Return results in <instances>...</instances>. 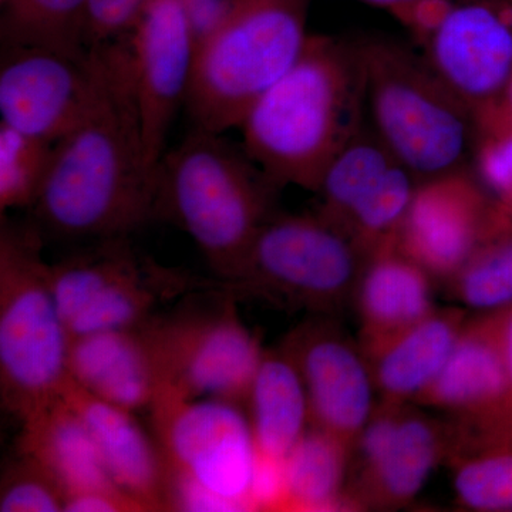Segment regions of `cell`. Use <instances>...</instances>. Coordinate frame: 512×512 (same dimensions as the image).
I'll return each mask as SVG.
<instances>
[{
  "mask_svg": "<svg viewBox=\"0 0 512 512\" xmlns=\"http://www.w3.org/2000/svg\"><path fill=\"white\" fill-rule=\"evenodd\" d=\"M94 82L83 116L53 146L33 205L60 238L130 237L156 218L158 170L144 144L127 36L92 47Z\"/></svg>",
  "mask_w": 512,
  "mask_h": 512,
  "instance_id": "1",
  "label": "cell"
},
{
  "mask_svg": "<svg viewBox=\"0 0 512 512\" xmlns=\"http://www.w3.org/2000/svg\"><path fill=\"white\" fill-rule=\"evenodd\" d=\"M357 57L328 37L309 36L284 77L239 124L244 150L275 187L318 191L336 154L355 136Z\"/></svg>",
  "mask_w": 512,
  "mask_h": 512,
  "instance_id": "2",
  "label": "cell"
},
{
  "mask_svg": "<svg viewBox=\"0 0 512 512\" xmlns=\"http://www.w3.org/2000/svg\"><path fill=\"white\" fill-rule=\"evenodd\" d=\"M274 187L247 151L194 128L158 167L156 218L183 229L222 279L271 218Z\"/></svg>",
  "mask_w": 512,
  "mask_h": 512,
  "instance_id": "3",
  "label": "cell"
},
{
  "mask_svg": "<svg viewBox=\"0 0 512 512\" xmlns=\"http://www.w3.org/2000/svg\"><path fill=\"white\" fill-rule=\"evenodd\" d=\"M40 231L2 217L0 225V396L23 421L62 399L72 379V336L50 285Z\"/></svg>",
  "mask_w": 512,
  "mask_h": 512,
  "instance_id": "4",
  "label": "cell"
},
{
  "mask_svg": "<svg viewBox=\"0 0 512 512\" xmlns=\"http://www.w3.org/2000/svg\"><path fill=\"white\" fill-rule=\"evenodd\" d=\"M308 40L305 0H234L195 53L185 101L194 128L222 134L239 127Z\"/></svg>",
  "mask_w": 512,
  "mask_h": 512,
  "instance_id": "5",
  "label": "cell"
},
{
  "mask_svg": "<svg viewBox=\"0 0 512 512\" xmlns=\"http://www.w3.org/2000/svg\"><path fill=\"white\" fill-rule=\"evenodd\" d=\"M148 412L170 474V511L255 510L259 453L242 404L160 394Z\"/></svg>",
  "mask_w": 512,
  "mask_h": 512,
  "instance_id": "6",
  "label": "cell"
},
{
  "mask_svg": "<svg viewBox=\"0 0 512 512\" xmlns=\"http://www.w3.org/2000/svg\"><path fill=\"white\" fill-rule=\"evenodd\" d=\"M356 57L377 138L393 157L424 180L460 170L473 114L430 64L387 42L360 46Z\"/></svg>",
  "mask_w": 512,
  "mask_h": 512,
  "instance_id": "7",
  "label": "cell"
},
{
  "mask_svg": "<svg viewBox=\"0 0 512 512\" xmlns=\"http://www.w3.org/2000/svg\"><path fill=\"white\" fill-rule=\"evenodd\" d=\"M366 256L340 229L315 215L271 217L225 278L210 291L315 313L345 301Z\"/></svg>",
  "mask_w": 512,
  "mask_h": 512,
  "instance_id": "8",
  "label": "cell"
},
{
  "mask_svg": "<svg viewBox=\"0 0 512 512\" xmlns=\"http://www.w3.org/2000/svg\"><path fill=\"white\" fill-rule=\"evenodd\" d=\"M50 285L70 336L143 326L161 302L204 281L143 258L130 237L97 241V247L50 264Z\"/></svg>",
  "mask_w": 512,
  "mask_h": 512,
  "instance_id": "9",
  "label": "cell"
},
{
  "mask_svg": "<svg viewBox=\"0 0 512 512\" xmlns=\"http://www.w3.org/2000/svg\"><path fill=\"white\" fill-rule=\"evenodd\" d=\"M146 323L160 366V394L224 399L244 406L264 350L239 318L237 299L222 293ZM157 396V397H158Z\"/></svg>",
  "mask_w": 512,
  "mask_h": 512,
  "instance_id": "10",
  "label": "cell"
},
{
  "mask_svg": "<svg viewBox=\"0 0 512 512\" xmlns=\"http://www.w3.org/2000/svg\"><path fill=\"white\" fill-rule=\"evenodd\" d=\"M505 217L473 178L450 171L417 185L396 245L430 276L451 281Z\"/></svg>",
  "mask_w": 512,
  "mask_h": 512,
  "instance_id": "11",
  "label": "cell"
},
{
  "mask_svg": "<svg viewBox=\"0 0 512 512\" xmlns=\"http://www.w3.org/2000/svg\"><path fill=\"white\" fill-rule=\"evenodd\" d=\"M93 82L92 49L72 55L49 47L3 46L2 124L55 144L83 116Z\"/></svg>",
  "mask_w": 512,
  "mask_h": 512,
  "instance_id": "12",
  "label": "cell"
},
{
  "mask_svg": "<svg viewBox=\"0 0 512 512\" xmlns=\"http://www.w3.org/2000/svg\"><path fill=\"white\" fill-rule=\"evenodd\" d=\"M127 42L144 144L158 170L175 114L187 101L197 53L181 0H148Z\"/></svg>",
  "mask_w": 512,
  "mask_h": 512,
  "instance_id": "13",
  "label": "cell"
},
{
  "mask_svg": "<svg viewBox=\"0 0 512 512\" xmlns=\"http://www.w3.org/2000/svg\"><path fill=\"white\" fill-rule=\"evenodd\" d=\"M419 402L466 417L477 431L470 446L512 439V393L505 370L497 311L466 323L446 365Z\"/></svg>",
  "mask_w": 512,
  "mask_h": 512,
  "instance_id": "14",
  "label": "cell"
},
{
  "mask_svg": "<svg viewBox=\"0 0 512 512\" xmlns=\"http://www.w3.org/2000/svg\"><path fill=\"white\" fill-rule=\"evenodd\" d=\"M281 349L301 373L311 426L353 446L375 412V382L366 356L323 322L299 326Z\"/></svg>",
  "mask_w": 512,
  "mask_h": 512,
  "instance_id": "15",
  "label": "cell"
},
{
  "mask_svg": "<svg viewBox=\"0 0 512 512\" xmlns=\"http://www.w3.org/2000/svg\"><path fill=\"white\" fill-rule=\"evenodd\" d=\"M429 64L477 114L497 104L512 77V26L481 3L453 8L429 40Z\"/></svg>",
  "mask_w": 512,
  "mask_h": 512,
  "instance_id": "16",
  "label": "cell"
},
{
  "mask_svg": "<svg viewBox=\"0 0 512 512\" xmlns=\"http://www.w3.org/2000/svg\"><path fill=\"white\" fill-rule=\"evenodd\" d=\"M63 397L92 434L114 485L146 511H170V474L163 451L136 412L97 399L73 382Z\"/></svg>",
  "mask_w": 512,
  "mask_h": 512,
  "instance_id": "17",
  "label": "cell"
},
{
  "mask_svg": "<svg viewBox=\"0 0 512 512\" xmlns=\"http://www.w3.org/2000/svg\"><path fill=\"white\" fill-rule=\"evenodd\" d=\"M69 372L84 392L131 412L150 409L161 390L160 366L146 323L73 338Z\"/></svg>",
  "mask_w": 512,
  "mask_h": 512,
  "instance_id": "18",
  "label": "cell"
},
{
  "mask_svg": "<svg viewBox=\"0 0 512 512\" xmlns=\"http://www.w3.org/2000/svg\"><path fill=\"white\" fill-rule=\"evenodd\" d=\"M450 440L439 424L402 409L382 450L362 463V474L348 498L353 507L410 503L448 451Z\"/></svg>",
  "mask_w": 512,
  "mask_h": 512,
  "instance_id": "19",
  "label": "cell"
},
{
  "mask_svg": "<svg viewBox=\"0 0 512 512\" xmlns=\"http://www.w3.org/2000/svg\"><path fill=\"white\" fill-rule=\"evenodd\" d=\"M357 301L365 352L412 328L434 311L430 275L396 244L366 259Z\"/></svg>",
  "mask_w": 512,
  "mask_h": 512,
  "instance_id": "20",
  "label": "cell"
},
{
  "mask_svg": "<svg viewBox=\"0 0 512 512\" xmlns=\"http://www.w3.org/2000/svg\"><path fill=\"white\" fill-rule=\"evenodd\" d=\"M20 424L18 453L45 468L66 501L90 491L120 490L111 481L82 417L63 396Z\"/></svg>",
  "mask_w": 512,
  "mask_h": 512,
  "instance_id": "21",
  "label": "cell"
},
{
  "mask_svg": "<svg viewBox=\"0 0 512 512\" xmlns=\"http://www.w3.org/2000/svg\"><path fill=\"white\" fill-rule=\"evenodd\" d=\"M464 325L461 312L433 311L412 328L365 352L384 400L419 399L440 375Z\"/></svg>",
  "mask_w": 512,
  "mask_h": 512,
  "instance_id": "22",
  "label": "cell"
},
{
  "mask_svg": "<svg viewBox=\"0 0 512 512\" xmlns=\"http://www.w3.org/2000/svg\"><path fill=\"white\" fill-rule=\"evenodd\" d=\"M244 409L259 456L284 461L311 426L305 384L284 350L264 353Z\"/></svg>",
  "mask_w": 512,
  "mask_h": 512,
  "instance_id": "23",
  "label": "cell"
},
{
  "mask_svg": "<svg viewBox=\"0 0 512 512\" xmlns=\"http://www.w3.org/2000/svg\"><path fill=\"white\" fill-rule=\"evenodd\" d=\"M352 444L309 426L284 458L286 511L352 507L346 487Z\"/></svg>",
  "mask_w": 512,
  "mask_h": 512,
  "instance_id": "24",
  "label": "cell"
},
{
  "mask_svg": "<svg viewBox=\"0 0 512 512\" xmlns=\"http://www.w3.org/2000/svg\"><path fill=\"white\" fill-rule=\"evenodd\" d=\"M397 160L382 141L355 134L336 154L320 181L316 214L343 231L350 212Z\"/></svg>",
  "mask_w": 512,
  "mask_h": 512,
  "instance_id": "25",
  "label": "cell"
},
{
  "mask_svg": "<svg viewBox=\"0 0 512 512\" xmlns=\"http://www.w3.org/2000/svg\"><path fill=\"white\" fill-rule=\"evenodd\" d=\"M3 46L49 47L86 55L87 0H8Z\"/></svg>",
  "mask_w": 512,
  "mask_h": 512,
  "instance_id": "26",
  "label": "cell"
},
{
  "mask_svg": "<svg viewBox=\"0 0 512 512\" xmlns=\"http://www.w3.org/2000/svg\"><path fill=\"white\" fill-rule=\"evenodd\" d=\"M412 175L397 161L350 212L343 232L355 242L366 259L379 249L396 244L416 190Z\"/></svg>",
  "mask_w": 512,
  "mask_h": 512,
  "instance_id": "27",
  "label": "cell"
},
{
  "mask_svg": "<svg viewBox=\"0 0 512 512\" xmlns=\"http://www.w3.org/2000/svg\"><path fill=\"white\" fill-rule=\"evenodd\" d=\"M451 282L458 299L477 311L512 306V229L507 217Z\"/></svg>",
  "mask_w": 512,
  "mask_h": 512,
  "instance_id": "28",
  "label": "cell"
},
{
  "mask_svg": "<svg viewBox=\"0 0 512 512\" xmlns=\"http://www.w3.org/2000/svg\"><path fill=\"white\" fill-rule=\"evenodd\" d=\"M49 141L0 123V211L36 204L52 163Z\"/></svg>",
  "mask_w": 512,
  "mask_h": 512,
  "instance_id": "29",
  "label": "cell"
},
{
  "mask_svg": "<svg viewBox=\"0 0 512 512\" xmlns=\"http://www.w3.org/2000/svg\"><path fill=\"white\" fill-rule=\"evenodd\" d=\"M458 454L454 488L467 508L512 512V446H480Z\"/></svg>",
  "mask_w": 512,
  "mask_h": 512,
  "instance_id": "30",
  "label": "cell"
},
{
  "mask_svg": "<svg viewBox=\"0 0 512 512\" xmlns=\"http://www.w3.org/2000/svg\"><path fill=\"white\" fill-rule=\"evenodd\" d=\"M66 497L55 478L18 453L0 481V512H64Z\"/></svg>",
  "mask_w": 512,
  "mask_h": 512,
  "instance_id": "31",
  "label": "cell"
},
{
  "mask_svg": "<svg viewBox=\"0 0 512 512\" xmlns=\"http://www.w3.org/2000/svg\"><path fill=\"white\" fill-rule=\"evenodd\" d=\"M474 120L483 133L478 173L485 185L500 195L505 211H512V120L498 104L474 114Z\"/></svg>",
  "mask_w": 512,
  "mask_h": 512,
  "instance_id": "32",
  "label": "cell"
},
{
  "mask_svg": "<svg viewBox=\"0 0 512 512\" xmlns=\"http://www.w3.org/2000/svg\"><path fill=\"white\" fill-rule=\"evenodd\" d=\"M148 0H87V45L130 35Z\"/></svg>",
  "mask_w": 512,
  "mask_h": 512,
  "instance_id": "33",
  "label": "cell"
},
{
  "mask_svg": "<svg viewBox=\"0 0 512 512\" xmlns=\"http://www.w3.org/2000/svg\"><path fill=\"white\" fill-rule=\"evenodd\" d=\"M232 3L234 0H181L197 47L224 22Z\"/></svg>",
  "mask_w": 512,
  "mask_h": 512,
  "instance_id": "34",
  "label": "cell"
},
{
  "mask_svg": "<svg viewBox=\"0 0 512 512\" xmlns=\"http://www.w3.org/2000/svg\"><path fill=\"white\" fill-rule=\"evenodd\" d=\"M64 512H146V508L123 491L97 490L69 498Z\"/></svg>",
  "mask_w": 512,
  "mask_h": 512,
  "instance_id": "35",
  "label": "cell"
},
{
  "mask_svg": "<svg viewBox=\"0 0 512 512\" xmlns=\"http://www.w3.org/2000/svg\"><path fill=\"white\" fill-rule=\"evenodd\" d=\"M453 6L447 0H414L410 5L399 9L406 12V22L409 23L421 39L429 42L441 23L446 20Z\"/></svg>",
  "mask_w": 512,
  "mask_h": 512,
  "instance_id": "36",
  "label": "cell"
},
{
  "mask_svg": "<svg viewBox=\"0 0 512 512\" xmlns=\"http://www.w3.org/2000/svg\"><path fill=\"white\" fill-rule=\"evenodd\" d=\"M498 335H500L501 352L505 370H507L508 383L512 393V306L497 311Z\"/></svg>",
  "mask_w": 512,
  "mask_h": 512,
  "instance_id": "37",
  "label": "cell"
},
{
  "mask_svg": "<svg viewBox=\"0 0 512 512\" xmlns=\"http://www.w3.org/2000/svg\"><path fill=\"white\" fill-rule=\"evenodd\" d=\"M366 2L375 3V5L392 6V8L399 10L413 3L414 0H366Z\"/></svg>",
  "mask_w": 512,
  "mask_h": 512,
  "instance_id": "38",
  "label": "cell"
},
{
  "mask_svg": "<svg viewBox=\"0 0 512 512\" xmlns=\"http://www.w3.org/2000/svg\"><path fill=\"white\" fill-rule=\"evenodd\" d=\"M505 92H507V99H505V106L501 107H503L507 116L512 120V77L510 83H508L507 89H505Z\"/></svg>",
  "mask_w": 512,
  "mask_h": 512,
  "instance_id": "39",
  "label": "cell"
},
{
  "mask_svg": "<svg viewBox=\"0 0 512 512\" xmlns=\"http://www.w3.org/2000/svg\"><path fill=\"white\" fill-rule=\"evenodd\" d=\"M508 446H512V440L510 441V444H508Z\"/></svg>",
  "mask_w": 512,
  "mask_h": 512,
  "instance_id": "40",
  "label": "cell"
}]
</instances>
